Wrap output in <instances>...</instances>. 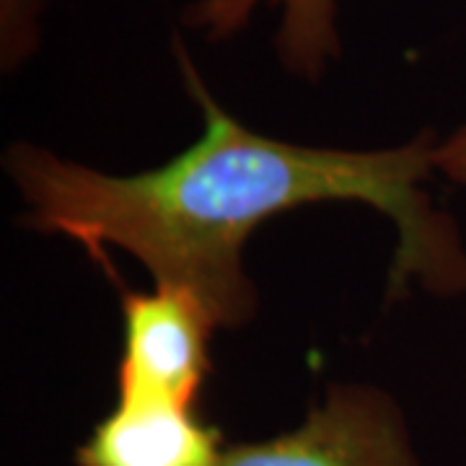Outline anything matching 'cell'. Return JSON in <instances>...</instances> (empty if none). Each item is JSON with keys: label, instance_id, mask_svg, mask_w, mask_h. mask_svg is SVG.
Returning a JSON list of instances; mask_svg holds the SVG:
<instances>
[{"label": "cell", "instance_id": "277c9868", "mask_svg": "<svg viewBox=\"0 0 466 466\" xmlns=\"http://www.w3.org/2000/svg\"><path fill=\"white\" fill-rule=\"evenodd\" d=\"M220 456V431L202 420L198 404L116 391L109 415L76 451V466H218Z\"/></svg>", "mask_w": 466, "mask_h": 466}, {"label": "cell", "instance_id": "6da1fadb", "mask_svg": "<svg viewBox=\"0 0 466 466\" xmlns=\"http://www.w3.org/2000/svg\"><path fill=\"white\" fill-rule=\"evenodd\" d=\"M177 57L202 135L164 167L112 177L24 143L8 150L34 228L66 233L99 262L104 247L133 254L156 285L198 296L223 329L257 309L244 247L262 223L321 202H363L400 233L389 293L404 296L410 283L438 296L464 293V241L425 189L438 143L339 150L251 133L213 99L182 42Z\"/></svg>", "mask_w": 466, "mask_h": 466}, {"label": "cell", "instance_id": "3957f363", "mask_svg": "<svg viewBox=\"0 0 466 466\" xmlns=\"http://www.w3.org/2000/svg\"><path fill=\"white\" fill-rule=\"evenodd\" d=\"M122 358L116 391H143L198 404L210 373V337L216 317L198 296L182 288L156 285L135 293L119 285Z\"/></svg>", "mask_w": 466, "mask_h": 466}, {"label": "cell", "instance_id": "7a4b0ae2", "mask_svg": "<svg viewBox=\"0 0 466 466\" xmlns=\"http://www.w3.org/2000/svg\"><path fill=\"white\" fill-rule=\"evenodd\" d=\"M218 466H417L394 401L368 386H334L290 433L223 449Z\"/></svg>", "mask_w": 466, "mask_h": 466}, {"label": "cell", "instance_id": "52a82bcc", "mask_svg": "<svg viewBox=\"0 0 466 466\" xmlns=\"http://www.w3.org/2000/svg\"><path fill=\"white\" fill-rule=\"evenodd\" d=\"M435 171L466 187V125L451 135L446 143L435 146Z\"/></svg>", "mask_w": 466, "mask_h": 466}, {"label": "cell", "instance_id": "5b68a950", "mask_svg": "<svg viewBox=\"0 0 466 466\" xmlns=\"http://www.w3.org/2000/svg\"><path fill=\"white\" fill-rule=\"evenodd\" d=\"M262 3L280 8L278 55L283 66L303 78H319L339 55L334 0H198L189 24L208 32L210 39H226L247 26Z\"/></svg>", "mask_w": 466, "mask_h": 466}, {"label": "cell", "instance_id": "8992f818", "mask_svg": "<svg viewBox=\"0 0 466 466\" xmlns=\"http://www.w3.org/2000/svg\"><path fill=\"white\" fill-rule=\"evenodd\" d=\"M34 0H0V32H3V60L18 66L34 47Z\"/></svg>", "mask_w": 466, "mask_h": 466}]
</instances>
